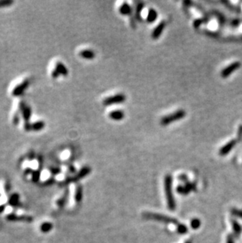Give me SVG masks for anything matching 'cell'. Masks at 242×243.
Segmentation results:
<instances>
[{"label":"cell","mask_w":242,"mask_h":243,"mask_svg":"<svg viewBox=\"0 0 242 243\" xmlns=\"http://www.w3.org/2000/svg\"><path fill=\"white\" fill-rule=\"evenodd\" d=\"M172 176L171 175L167 174L164 176V192H165V197L167 199V208L170 211H175L176 209V203H175V197L173 194V191H172Z\"/></svg>","instance_id":"6da1fadb"},{"label":"cell","mask_w":242,"mask_h":243,"mask_svg":"<svg viewBox=\"0 0 242 243\" xmlns=\"http://www.w3.org/2000/svg\"><path fill=\"white\" fill-rule=\"evenodd\" d=\"M143 216L145 219L151 220H155L157 222L164 223V224H176L178 225V220L175 218L168 216L163 215V214L156 213V212H144L143 214Z\"/></svg>","instance_id":"7a4b0ae2"},{"label":"cell","mask_w":242,"mask_h":243,"mask_svg":"<svg viewBox=\"0 0 242 243\" xmlns=\"http://www.w3.org/2000/svg\"><path fill=\"white\" fill-rule=\"evenodd\" d=\"M186 116V113L185 110L178 109L177 111L174 112L173 113H171V114L164 117L160 121V124L163 126L168 125V124L175 122V121H180V120L185 117Z\"/></svg>","instance_id":"3957f363"},{"label":"cell","mask_w":242,"mask_h":243,"mask_svg":"<svg viewBox=\"0 0 242 243\" xmlns=\"http://www.w3.org/2000/svg\"><path fill=\"white\" fill-rule=\"evenodd\" d=\"M126 101V96L123 94H117V95L109 96L103 100L104 106H111L114 104H119Z\"/></svg>","instance_id":"277c9868"},{"label":"cell","mask_w":242,"mask_h":243,"mask_svg":"<svg viewBox=\"0 0 242 243\" xmlns=\"http://www.w3.org/2000/svg\"><path fill=\"white\" fill-rule=\"evenodd\" d=\"M240 67V63L239 62H233L232 64L229 65L228 66H226V68L221 71L220 76L223 78H227L230 77V75L233 73L234 72H235L237 69H238Z\"/></svg>","instance_id":"5b68a950"},{"label":"cell","mask_w":242,"mask_h":243,"mask_svg":"<svg viewBox=\"0 0 242 243\" xmlns=\"http://www.w3.org/2000/svg\"><path fill=\"white\" fill-rule=\"evenodd\" d=\"M30 84V81L28 80H25L22 82V83H20L18 84L17 86L15 87V88L12 92V95L14 97H17V96H21L24 92L26 91L27 88L28 87Z\"/></svg>","instance_id":"8992f818"},{"label":"cell","mask_w":242,"mask_h":243,"mask_svg":"<svg viewBox=\"0 0 242 243\" xmlns=\"http://www.w3.org/2000/svg\"><path fill=\"white\" fill-rule=\"evenodd\" d=\"M90 172H91V168H90V167L88 166L84 167V168H82L80 171H79V172L77 173L75 176H72V182L75 183V182L80 181V180L84 179V177H86V176H87V175L90 174Z\"/></svg>","instance_id":"52a82bcc"},{"label":"cell","mask_w":242,"mask_h":243,"mask_svg":"<svg viewBox=\"0 0 242 243\" xmlns=\"http://www.w3.org/2000/svg\"><path fill=\"white\" fill-rule=\"evenodd\" d=\"M20 110L22 111V116L25 122H29V120L31 116V109L29 106H26L24 102H21L19 104Z\"/></svg>","instance_id":"ba28073f"},{"label":"cell","mask_w":242,"mask_h":243,"mask_svg":"<svg viewBox=\"0 0 242 243\" xmlns=\"http://www.w3.org/2000/svg\"><path fill=\"white\" fill-rule=\"evenodd\" d=\"M166 23L165 21H161L158 25L156 26V28H154L153 31L152 32V34H151V37L152 39H157L160 37L161 35H162L163 32H164V28H165Z\"/></svg>","instance_id":"9c48e42d"},{"label":"cell","mask_w":242,"mask_h":243,"mask_svg":"<svg viewBox=\"0 0 242 243\" xmlns=\"http://www.w3.org/2000/svg\"><path fill=\"white\" fill-rule=\"evenodd\" d=\"M236 144H237V141H236L235 139H233V140L230 141L226 145L223 146V147H221L219 152V155L225 156L226 155V154H228V153L234 149V147L235 146Z\"/></svg>","instance_id":"30bf717a"},{"label":"cell","mask_w":242,"mask_h":243,"mask_svg":"<svg viewBox=\"0 0 242 243\" xmlns=\"http://www.w3.org/2000/svg\"><path fill=\"white\" fill-rule=\"evenodd\" d=\"M7 220L10 221H24V222H31L32 218L26 216H17L15 214H10L7 216Z\"/></svg>","instance_id":"8fae6325"},{"label":"cell","mask_w":242,"mask_h":243,"mask_svg":"<svg viewBox=\"0 0 242 243\" xmlns=\"http://www.w3.org/2000/svg\"><path fill=\"white\" fill-rule=\"evenodd\" d=\"M109 117L110 119L113 120V121H122V120L125 117V113L123 110H113V111L110 112L109 114Z\"/></svg>","instance_id":"7c38bea8"},{"label":"cell","mask_w":242,"mask_h":243,"mask_svg":"<svg viewBox=\"0 0 242 243\" xmlns=\"http://www.w3.org/2000/svg\"><path fill=\"white\" fill-rule=\"evenodd\" d=\"M80 56L87 60H92L95 57V53L92 50H83L80 52Z\"/></svg>","instance_id":"4fadbf2b"},{"label":"cell","mask_w":242,"mask_h":243,"mask_svg":"<svg viewBox=\"0 0 242 243\" xmlns=\"http://www.w3.org/2000/svg\"><path fill=\"white\" fill-rule=\"evenodd\" d=\"M157 17H158V13H157V10L152 8L149 9L147 16H146V21L148 23H153L154 21L157 19Z\"/></svg>","instance_id":"5bb4252c"},{"label":"cell","mask_w":242,"mask_h":243,"mask_svg":"<svg viewBox=\"0 0 242 243\" xmlns=\"http://www.w3.org/2000/svg\"><path fill=\"white\" fill-rule=\"evenodd\" d=\"M55 69L58 71L60 75L64 76V77H66V76H68V74H69V70H68L67 67H66L62 62H57Z\"/></svg>","instance_id":"9a60e30c"},{"label":"cell","mask_w":242,"mask_h":243,"mask_svg":"<svg viewBox=\"0 0 242 243\" xmlns=\"http://www.w3.org/2000/svg\"><path fill=\"white\" fill-rule=\"evenodd\" d=\"M131 10H131V6L128 3H127V2H124V3L122 4V5L119 7V13H120V14L125 15V16L131 14Z\"/></svg>","instance_id":"2e32d148"},{"label":"cell","mask_w":242,"mask_h":243,"mask_svg":"<svg viewBox=\"0 0 242 243\" xmlns=\"http://www.w3.org/2000/svg\"><path fill=\"white\" fill-rule=\"evenodd\" d=\"M83 199V188L80 185H78L75 188V200L76 203H80Z\"/></svg>","instance_id":"e0dca14e"},{"label":"cell","mask_w":242,"mask_h":243,"mask_svg":"<svg viewBox=\"0 0 242 243\" xmlns=\"http://www.w3.org/2000/svg\"><path fill=\"white\" fill-rule=\"evenodd\" d=\"M231 226H232V228H233V231H234V232L235 233V235H239L240 233H241L242 231V227L239 224V223L237 222V220H234V219H232L231 220Z\"/></svg>","instance_id":"ac0fdd59"},{"label":"cell","mask_w":242,"mask_h":243,"mask_svg":"<svg viewBox=\"0 0 242 243\" xmlns=\"http://www.w3.org/2000/svg\"><path fill=\"white\" fill-rule=\"evenodd\" d=\"M176 191L179 194H182V195L183 196L187 195V194L190 193V191L186 187V185H184V186L183 185H179V186H178L176 188Z\"/></svg>","instance_id":"d6986e66"},{"label":"cell","mask_w":242,"mask_h":243,"mask_svg":"<svg viewBox=\"0 0 242 243\" xmlns=\"http://www.w3.org/2000/svg\"><path fill=\"white\" fill-rule=\"evenodd\" d=\"M45 127V122L43 121H39L32 124V130L38 131L43 130Z\"/></svg>","instance_id":"ffe728a7"},{"label":"cell","mask_w":242,"mask_h":243,"mask_svg":"<svg viewBox=\"0 0 242 243\" xmlns=\"http://www.w3.org/2000/svg\"><path fill=\"white\" fill-rule=\"evenodd\" d=\"M201 225V222L200 219L198 218H193L192 219L191 221H190V227L193 230H197L200 228Z\"/></svg>","instance_id":"44dd1931"},{"label":"cell","mask_w":242,"mask_h":243,"mask_svg":"<svg viewBox=\"0 0 242 243\" xmlns=\"http://www.w3.org/2000/svg\"><path fill=\"white\" fill-rule=\"evenodd\" d=\"M53 229V224L50 222H45L40 227V230L42 232H44V233H47V232L51 231Z\"/></svg>","instance_id":"7402d4cb"},{"label":"cell","mask_w":242,"mask_h":243,"mask_svg":"<svg viewBox=\"0 0 242 243\" xmlns=\"http://www.w3.org/2000/svg\"><path fill=\"white\" fill-rule=\"evenodd\" d=\"M177 232L180 235H186L188 232V227L186 225L182 224H178L177 225Z\"/></svg>","instance_id":"603a6c76"},{"label":"cell","mask_w":242,"mask_h":243,"mask_svg":"<svg viewBox=\"0 0 242 243\" xmlns=\"http://www.w3.org/2000/svg\"><path fill=\"white\" fill-rule=\"evenodd\" d=\"M9 203L11 206H17L19 203V195L17 194H13L10 196V199H9Z\"/></svg>","instance_id":"cb8c5ba5"},{"label":"cell","mask_w":242,"mask_h":243,"mask_svg":"<svg viewBox=\"0 0 242 243\" xmlns=\"http://www.w3.org/2000/svg\"><path fill=\"white\" fill-rule=\"evenodd\" d=\"M144 8V3L143 2H140L138 3V5L137 6V8H136V17H137L138 21H142V17L140 16L141 12Z\"/></svg>","instance_id":"d4e9b609"},{"label":"cell","mask_w":242,"mask_h":243,"mask_svg":"<svg viewBox=\"0 0 242 243\" xmlns=\"http://www.w3.org/2000/svg\"><path fill=\"white\" fill-rule=\"evenodd\" d=\"M40 175H41V171L39 170H36L32 172V176H31V179H32V181L34 183H37L39 182V179H40Z\"/></svg>","instance_id":"484cf974"},{"label":"cell","mask_w":242,"mask_h":243,"mask_svg":"<svg viewBox=\"0 0 242 243\" xmlns=\"http://www.w3.org/2000/svg\"><path fill=\"white\" fill-rule=\"evenodd\" d=\"M13 4V1L12 0H0V8L7 7Z\"/></svg>","instance_id":"4316f807"},{"label":"cell","mask_w":242,"mask_h":243,"mask_svg":"<svg viewBox=\"0 0 242 243\" xmlns=\"http://www.w3.org/2000/svg\"><path fill=\"white\" fill-rule=\"evenodd\" d=\"M230 212L233 216H237V217H239V218L242 219V210L241 209H235V208H234V209H231Z\"/></svg>","instance_id":"83f0119b"},{"label":"cell","mask_w":242,"mask_h":243,"mask_svg":"<svg viewBox=\"0 0 242 243\" xmlns=\"http://www.w3.org/2000/svg\"><path fill=\"white\" fill-rule=\"evenodd\" d=\"M203 22H204V20L202 19V18H197V19L193 21V27H194L195 28H198Z\"/></svg>","instance_id":"f1b7e54d"},{"label":"cell","mask_w":242,"mask_h":243,"mask_svg":"<svg viewBox=\"0 0 242 243\" xmlns=\"http://www.w3.org/2000/svg\"><path fill=\"white\" fill-rule=\"evenodd\" d=\"M185 185L186 186V187L188 188L189 190H190V192H191V191H196V185H195L194 183L187 182V183H186Z\"/></svg>","instance_id":"f546056e"},{"label":"cell","mask_w":242,"mask_h":243,"mask_svg":"<svg viewBox=\"0 0 242 243\" xmlns=\"http://www.w3.org/2000/svg\"><path fill=\"white\" fill-rule=\"evenodd\" d=\"M19 121H20L19 113H18V112H16L13 118V124H14V125H17V124H19Z\"/></svg>","instance_id":"4dcf8cb0"},{"label":"cell","mask_w":242,"mask_h":243,"mask_svg":"<svg viewBox=\"0 0 242 243\" xmlns=\"http://www.w3.org/2000/svg\"><path fill=\"white\" fill-rule=\"evenodd\" d=\"M178 179L182 182H184V183H187L188 182V176L185 174H181L178 176Z\"/></svg>","instance_id":"1f68e13d"},{"label":"cell","mask_w":242,"mask_h":243,"mask_svg":"<svg viewBox=\"0 0 242 243\" xmlns=\"http://www.w3.org/2000/svg\"><path fill=\"white\" fill-rule=\"evenodd\" d=\"M24 128L26 131H30L32 130V124H30L29 122H25L24 124Z\"/></svg>","instance_id":"d6a6232c"},{"label":"cell","mask_w":242,"mask_h":243,"mask_svg":"<svg viewBox=\"0 0 242 243\" xmlns=\"http://www.w3.org/2000/svg\"><path fill=\"white\" fill-rule=\"evenodd\" d=\"M51 75H52L53 78H54V79H57V77H59V76H60V74L59 73V72L57 70V69H54V70L52 71V73H51Z\"/></svg>","instance_id":"836d02e7"},{"label":"cell","mask_w":242,"mask_h":243,"mask_svg":"<svg viewBox=\"0 0 242 243\" xmlns=\"http://www.w3.org/2000/svg\"><path fill=\"white\" fill-rule=\"evenodd\" d=\"M50 171H51V172L52 173L53 175H58L59 173H60V171H60V168H51V169L50 170Z\"/></svg>","instance_id":"e575fe53"},{"label":"cell","mask_w":242,"mask_h":243,"mask_svg":"<svg viewBox=\"0 0 242 243\" xmlns=\"http://www.w3.org/2000/svg\"><path fill=\"white\" fill-rule=\"evenodd\" d=\"M226 243H235L233 235H228L227 238H226Z\"/></svg>","instance_id":"d590c367"},{"label":"cell","mask_w":242,"mask_h":243,"mask_svg":"<svg viewBox=\"0 0 242 243\" xmlns=\"http://www.w3.org/2000/svg\"><path fill=\"white\" fill-rule=\"evenodd\" d=\"M75 168H74L73 166H70L69 168V171H70V172H74V171H75Z\"/></svg>","instance_id":"8d00e7d4"},{"label":"cell","mask_w":242,"mask_h":243,"mask_svg":"<svg viewBox=\"0 0 242 243\" xmlns=\"http://www.w3.org/2000/svg\"><path fill=\"white\" fill-rule=\"evenodd\" d=\"M31 172H33L31 168H27V169L25 170V173H26V174H30Z\"/></svg>","instance_id":"74e56055"},{"label":"cell","mask_w":242,"mask_h":243,"mask_svg":"<svg viewBox=\"0 0 242 243\" xmlns=\"http://www.w3.org/2000/svg\"><path fill=\"white\" fill-rule=\"evenodd\" d=\"M4 208H5L4 206H0V212H2L4 210Z\"/></svg>","instance_id":"f35d334b"},{"label":"cell","mask_w":242,"mask_h":243,"mask_svg":"<svg viewBox=\"0 0 242 243\" xmlns=\"http://www.w3.org/2000/svg\"><path fill=\"white\" fill-rule=\"evenodd\" d=\"M185 243H192L191 241H186Z\"/></svg>","instance_id":"ab89813d"}]
</instances>
